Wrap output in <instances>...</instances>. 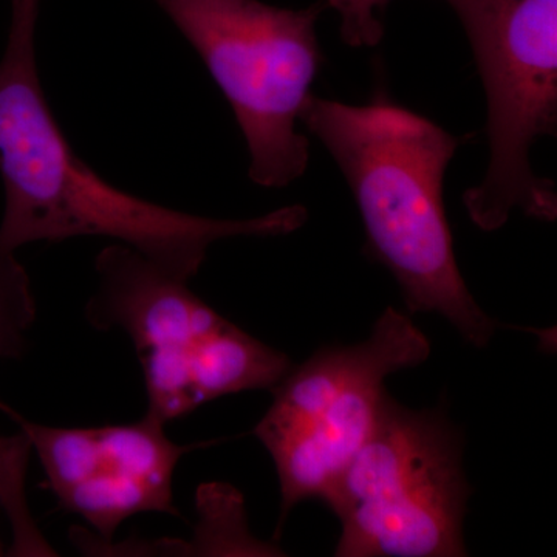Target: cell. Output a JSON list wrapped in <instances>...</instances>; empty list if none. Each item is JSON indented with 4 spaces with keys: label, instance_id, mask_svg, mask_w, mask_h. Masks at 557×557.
Wrapping results in <instances>:
<instances>
[{
    "label": "cell",
    "instance_id": "cell-1",
    "mask_svg": "<svg viewBox=\"0 0 557 557\" xmlns=\"http://www.w3.org/2000/svg\"><path fill=\"white\" fill-rule=\"evenodd\" d=\"M39 10L40 0H11L9 42L0 60V251L33 242L108 237L189 282L215 242L285 236L306 225L302 205L255 219L200 218L109 185L76 156L44 95L35 47Z\"/></svg>",
    "mask_w": 557,
    "mask_h": 557
},
{
    "label": "cell",
    "instance_id": "cell-2",
    "mask_svg": "<svg viewBox=\"0 0 557 557\" xmlns=\"http://www.w3.org/2000/svg\"><path fill=\"white\" fill-rule=\"evenodd\" d=\"M338 164L357 200L368 252L398 282L412 313H437L474 347L496 322L458 270L443 182L460 139L434 121L376 97L364 106L311 95L300 115Z\"/></svg>",
    "mask_w": 557,
    "mask_h": 557
},
{
    "label": "cell",
    "instance_id": "cell-3",
    "mask_svg": "<svg viewBox=\"0 0 557 557\" xmlns=\"http://www.w3.org/2000/svg\"><path fill=\"white\" fill-rule=\"evenodd\" d=\"M95 270L87 321L129 336L145 375L148 412L164 423L223 395L271 391L292 369L287 355L231 324L190 292L189 282L135 249L109 245Z\"/></svg>",
    "mask_w": 557,
    "mask_h": 557
},
{
    "label": "cell",
    "instance_id": "cell-4",
    "mask_svg": "<svg viewBox=\"0 0 557 557\" xmlns=\"http://www.w3.org/2000/svg\"><path fill=\"white\" fill-rule=\"evenodd\" d=\"M188 39L225 95L249 152V178L281 189L306 174L310 143L298 124L324 54L325 3L289 10L260 0H152Z\"/></svg>",
    "mask_w": 557,
    "mask_h": 557
},
{
    "label": "cell",
    "instance_id": "cell-5",
    "mask_svg": "<svg viewBox=\"0 0 557 557\" xmlns=\"http://www.w3.org/2000/svg\"><path fill=\"white\" fill-rule=\"evenodd\" d=\"M469 494L463 442L449 418L386 392L368 442L322 498L341 523L335 555L465 556Z\"/></svg>",
    "mask_w": 557,
    "mask_h": 557
},
{
    "label": "cell",
    "instance_id": "cell-6",
    "mask_svg": "<svg viewBox=\"0 0 557 557\" xmlns=\"http://www.w3.org/2000/svg\"><path fill=\"white\" fill-rule=\"evenodd\" d=\"M467 33L485 87L490 163L463 196L469 219L496 231L515 209L557 218L555 183L531 170V146L557 131V0H443Z\"/></svg>",
    "mask_w": 557,
    "mask_h": 557
},
{
    "label": "cell",
    "instance_id": "cell-7",
    "mask_svg": "<svg viewBox=\"0 0 557 557\" xmlns=\"http://www.w3.org/2000/svg\"><path fill=\"white\" fill-rule=\"evenodd\" d=\"M429 355L426 335L412 319L387 307L368 339L322 348L271 388L273 403L255 435L276 467L277 531L300 502L322 500L368 442L387 376L423 364Z\"/></svg>",
    "mask_w": 557,
    "mask_h": 557
},
{
    "label": "cell",
    "instance_id": "cell-8",
    "mask_svg": "<svg viewBox=\"0 0 557 557\" xmlns=\"http://www.w3.org/2000/svg\"><path fill=\"white\" fill-rule=\"evenodd\" d=\"M38 454L46 482L64 511L81 516L100 539L112 542L124 520L145 512L177 516L174 472L205 443L180 446L164 421L146 412L131 424L51 428L33 423L0 403Z\"/></svg>",
    "mask_w": 557,
    "mask_h": 557
},
{
    "label": "cell",
    "instance_id": "cell-9",
    "mask_svg": "<svg viewBox=\"0 0 557 557\" xmlns=\"http://www.w3.org/2000/svg\"><path fill=\"white\" fill-rule=\"evenodd\" d=\"M30 449V442L24 432L16 437H0V504L9 512L14 537L9 555L50 556L54 555V549L42 537L39 539L24 504L22 482Z\"/></svg>",
    "mask_w": 557,
    "mask_h": 557
},
{
    "label": "cell",
    "instance_id": "cell-10",
    "mask_svg": "<svg viewBox=\"0 0 557 557\" xmlns=\"http://www.w3.org/2000/svg\"><path fill=\"white\" fill-rule=\"evenodd\" d=\"M36 319L30 277L14 258L0 251V358H21Z\"/></svg>",
    "mask_w": 557,
    "mask_h": 557
},
{
    "label": "cell",
    "instance_id": "cell-11",
    "mask_svg": "<svg viewBox=\"0 0 557 557\" xmlns=\"http://www.w3.org/2000/svg\"><path fill=\"white\" fill-rule=\"evenodd\" d=\"M338 13L341 38L350 47H376L384 36L383 16L391 0H325Z\"/></svg>",
    "mask_w": 557,
    "mask_h": 557
},
{
    "label": "cell",
    "instance_id": "cell-12",
    "mask_svg": "<svg viewBox=\"0 0 557 557\" xmlns=\"http://www.w3.org/2000/svg\"><path fill=\"white\" fill-rule=\"evenodd\" d=\"M5 555V549H3L2 541H0V556Z\"/></svg>",
    "mask_w": 557,
    "mask_h": 557
}]
</instances>
